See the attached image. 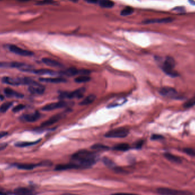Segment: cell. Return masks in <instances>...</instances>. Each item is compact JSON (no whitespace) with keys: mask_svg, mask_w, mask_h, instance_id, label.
<instances>
[{"mask_svg":"<svg viewBox=\"0 0 195 195\" xmlns=\"http://www.w3.org/2000/svg\"><path fill=\"white\" fill-rule=\"evenodd\" d=\"M97 156L92 152L87 150H81L73 154L71 157L72 163L78 168H86L93 166L96 163Z\"/></svg>","mask_w":195,"mask_h":195,"instance_id":"obj_1","label":"cell"},{"mask_svg":"<svg viewBox=\"0 0 195 195\" xmlns=\"http://www.w3.org/2000/svg\"><path fill=\"white\" fill-rule=\"evenodd\" d=\"M176 63L174 58L167 56L162 65V70L168 76L174 78L179 76V74L174 70Z\"/></svg>","mask_w":195,"mask_h":195,"instance_id":"obj_2","label":"cell"},{"mask_svg":"<svg viewBox=\"0 0 195 195\" xmlns=\"http://www.w3.org/2000/svg\"><path fill=\"white\" fill-rule=\"evenodd\" d=\"M2 82L5 84L12 86L28 85L30 86L34 81L30 78H14L5 77L2 78Z\"/></svg>","mask_w":195,"mask_h":195,"instance_id":"obj_3","label":"cell"},{"mask_svg":"<svg viewBox=\"0 0 195 195\" xmlns=\"http://www.w3.org/2000/svg\"><path fill=\"white\" fill-rule=\"evenodd\" d=\"M129 133V131L125 128H118L111 130L106 133L105 136L108 138H123Z\"/></svg>","mask_w":195,"mask_h":195,"instance_id":"obj_4","label":"cell"},{"mask_svg":"<svg viewBox=\"0 0 195 195\" xmlns=\"http://www.w3.org/2000/svg\"><path fill=\"white\" fill-rule=\"evenodd\" d=\"M160 95L164 97L168 98L174 99H181L182 98L179 92L174 88L170 87H164L159 90Z\"/></svg>","mask_w":195,"mask_h":195,"instance_id":"obj_5","label":"cell"},{"mask_svg":"<svg viewBox=\"0 0 195 195\" xmlns=\"http://www.w3.org/2000/svg\"><path fill=\"white\" fill-rule=\"evenodd\" d=\"M157 192L161 195H190L191 194L188 192L168 188H158Z\"/></svg>","mask_w":195,"mask_h":195,"instance_id":"obj_6","label":"cell"},{"mask_svg":"<svg viewBox=\"0 0 195 195\" xmlns=\"http://www.w3.org/2000/svg\"><path fill=\"white\" fill-rule=\"evenodd\" d=\"M86 92V89L82 87L73 91L70 92H63L61 94V98H81L84 97V94Z\"/></svg>","mask_w":195,"mask_h":195,"instance_id":"obj_7","label":"cell"},{"mask_svg":"<svg viewBox=\"0 0 195 195\" xmlns=\"http://www.w3.org/2000/svg\"><path fill=\"white\" fill-rule=\"evenodd\" d=\"M9 50L17 55L23 56H32L34 53L29 50L21 49L20 47H18L14 45H10L8 46Z\"/></svg>","mask_w":195,"mask_h":195,"instance_id":"obj_8","label":"cell"},{"mask_svg":"<svg viewBox=\"0 0 195 195\" xmlns=\"http://www.w3.org/2000/svg\"><path fill=\"white\" fill-rule=\"evenodd\" d=\"M45 90V87L41 84L34 81L30 86H29V91L34 94H42Z\"/></svg>","mask_w":195,"mask_h":195,"instance_id":"obj_9","label":"cell"},{"mask_svg":"<svg viewBox=\"0 0 195 195\" xmlns=\"http://www.w3.org/2000/svg\"><path fill=\"white\" fill-rule=\"evenodd\" d=\"M66 105V103L63 101H60L58 102H55V103H49L48 105H45L43 108L42 110L45 111H50L52 110H54L56 109L61 108L65 107Z\"/></svg>","mask_w":195,"mask_h":195,"instance_id":"obj_10","label":"cell"},{"mask_svg":"<svg viewBox=\"0 0 195 195\" xmlns=\"http://www.w3.org/2000/svg\"><path fill=\"white\" fill-rule=\"evenodd\" d=\"M41 117V114L38 112H35L34 113L25 114L21 117V119L23 121L27 122H34L38 120Z\"/></svg>","mask_w":195,"mask_h":195,"instance_id":"obj_11","label":"cell"},{"mask_svg":"<svg viewBox=\"0 0 195 195\" xmlns=\"http://www.w3.org/2000/svg\"><path fill=\"white\" fill-rule=\"evenodd\" d=\"M174 21V19L167 17L160 19H152V20H147L146 21H143V23L145 24H150V23H170Z\"/></svg>","mask_w":195,"mask_h":195,"instance_id":"obj_12","label":"cell"},{"mask_svg":"<svg viewBox=\"0 0 195 195\" xmlns=\"http://www.w3.org/2000/svg\"><path fill=\"white\" fill-rule=\"evenodd\" d=\"M5 94L9 98H23L24 95L19 92L14 90L10 88H7L4 90Z\"/></svg>","mask_w":195,"mask_h":195,"instance_id":"obj_13","label":"cell"},{"mask_svg":"<svg viewBox=\"0 0 195 195\" xmlns=\"http://www.w3.org/2000/svg\"><path fill=\"white\" fill-rule=\"evenodd\" d=\"M23 63L16 62H0V68H17L20 70V69L22 66Z\"/></svg>","mask_w":195,"mask_h":195,"instance_id":"obj_14","label":"cell"},{"mask_svg":"<svg viewBox=\"0 0 195 195\" xmlns=\"http://www.w3.org/2000/svg\"><path fill=\"white\" fill-rule=\"evenodd\" d=\"M15 195H33V191L26 187H18L15 189L14 191Z\"/></svg>","mask_w":195,"mask_h":195,"instance_id":"obj_15","label":"cell"},{"mask_svg":"<svg viewBox=\"0 0 195 195\" xmlns=\"http://www.w3.org/2000/svg\"><path fill=\"white\" fill-rule=\"evenodd\" d=\"M40 81L46 83L52 84H59L66 82V80L62 78H40Z\"/></svg>","mask_w":195,"mask_h":195,"instance_id":"obj_16","label":"cell"},{"mask_svg":"<svg viewBox=\"0 0 195 195\" xmlns=\"http://www.w3.org/2000/svg\"><path fill=\"white\" fill-rule=\"evenodd\" d=\"M42 62L45 65L53 67H61L62 65L56 60L48 58H44L42 59Z\"/></svg>","mask_w":195,"mask_h":195,"instance_id":"obj_17","label":"cell"},{"mask_svg":"<svg viewBox=\"0 0 195 195\" xmlns=\"http://www.w3.org/2000/svg\"><path fill=\"white\" fill-rule=\"evenodd\" d=\"M62 118V115L61 114H57L56 115H54L53 117H51L50 118L43 122L42 124V126L45 127V126H49V125H52L54 123L58 122Z\"/></svg>","mask_w":195,"mask_h":195,"instance_id":"obj_18","label":"cell"},{"mask_svg":"<svg viewBox=\"0 0 195 195\" xmlns=\"http://www.w3.org/2000/svg\"><path fill=\"white\" fill-rule=\"evenodd\" d=\"M31 73H33L38 75H49V76H55L57 73L56 71L53 70H48V69H39V70H32Z\"/></svg>","mask_w":195,"mask_h":195,"instance_id":"obj_19","label":"cell"},{"mask_svg":"<svg viewBox=\"0 0 195 195\" xmlns=\"http://www.w3.org/2000/svg\"><path fill=\"white\" fill-rule=\"evenodd\" d=\"M78 168L77 166L74 164L73 163H70L66 164H59L56 166V170L57 171H63V170H67L70 169H78Z\"/></svg>","mask_w":195,"mask_h":195,"instance_id":"obj_20","label":"cell"},{"mask_svg":"<svg viewBox=\"0 0 195 195\" xmlns=\"http://www.w3.org/2000/svg\"><path fill=\"white\" fill-rule=\"evenodd\" d=\"M37 166H42V163H39L38 164H17L16 167L18 169H25V170H30L33 169Z\"/></svg>","mask_w":195,"mask_h":195,"instance_id":"obj_21","label":"cell"},{"mask_svg":"<svg viewBox=\"0 0 195 195\" xmlns=\"http://www.w3.org/2000/svg\"><path fill=\"white\" fill-rule=\"evenodd\" d=\"M96 96L94 94H91L87 97L85 98L81 102L79 105L81 106H86V105H90L96 99Z\"/></svg>","mask_w":195,"mask_h":195,"instance_id":"obj_22","label":"cell"},{"mask_svg":"<svg viewBox=\"0 0 195 195\" xmlns=\"http://www.w3.org/2000/svg\"><path fill=\"white\" fill-rule=\"evenodd\" d=\"M164 156L167 160L176 163H180L181 162V158H180L179 156H177L173 154L167 152V153H164Z\"/></svg>","mask_w":195,"mask_h":195,"instance_id":"obj_23","label":"cell"},{"mask_svg":"<svg viewBox=\"0 0 195 195\" xmlns=\"http://www.w3.org/2000/svg\"><path fill=\"white\" fill-rule=\"evenodd\" d=\"M99 5L103 8H112L114 6V2L111 0H99Z\"/></svg>","mask_w":195,"mask_h":195,"instance_id":"obj_24","label":"cell"},{"mask_svg":"<svg viewBox=\"0 0 195 195\" xmlns=\"http://www.w3.org/2000/svg\"><path fill=\"white\" fill-rule=\"evenodd\" d=\"M40 141V140L35 141H20L15 143V146L18 147H26L31 146L33 145H34L38 143Z\"/></svg>","mask_w":195,"mask_h":195,"instance_id":"obj_25","label":"cell"},{"mask_svg":"<svg viewBox=\"0 0 195 195\" xmlns=\"http://www.w3.org/2000/svg\"><path fill=\"white\" fill-rule=\"evenodd\" d=\"M130 149V146L127 143H121L113 147V150L120 151H126Z\"/></svg>","mask_w":195,"mask_h":195,"instance_id":"obj_26","label":"cell"},{"mask_svg":"<svg viewBox=\"0 0 195 195\" xmlns=\"http://www.w3.org/2000/svg\"><path fill=\"white\" fill-rule=\"evenodd\" d=\"M63 74L67 76H74L78 74H81V70H77L74 67H71L66 70Z\"/></svg>","mask_w":195,"mask_h":195,"instance_id":"obj_27","label":"cell"},{"mask_svg":"<svg viewBox=\"0 0 195 195\" xmlns=\"http://www.w3.org/2000/svg\"><path fill=\"white\" fill-rule=\"evenodd\" d=\"M90 77L88 76H80L75 79V81L78 84L86 83L90 81Z\"/></svg>","mask_w":195,"mask_h":195,"instance_id":"obj_28","label":"cell"},{"mask_svg":"<svg viewBox=\"0 0 195 195\" xmlns=\"http://www.w3.org/2000/svg\"><path fill=\"white\" fill-rule=\"evenodd\" d=\"M12 105H13V103L11 102H7L4 103L0 106V112L1 113L6 112L9 110V108H10L12 107Z\"/></svg>","mask_w":195,"mask_h":195,"instance_id":"obj_29","label":"cell"},{"mask_svg":"<svg viewBox=\"0 0 195 195\" xmlns=\"http://www.w3.org/2000/svg\"><path fill=\"white\" fill-rule=\"evenodd\" d=\"M134 10L133 7H127L124 8L120 12V14L123 16H127L133 13Z\"/></svg>","mask_w":195,"mask_h":195,"instance_id":"obj_30","label":"cell"},{"mask_svg":"<svg viewBox=\"0 0 195 195\" xmlns=\"http://www.w3.org/2000/svg\"><path fill=\"white\" fill-rule=\"evenodd\" d=\"M91 149L98 151H102V150H107L109 149V147L104 144H95L91 146Z\"/></svg>","mask_w":195,"mask_h":195,"instance_id":"obj_31","label":"cell"},{"mask_svg":"<svg viewBox=\"0 0 195 195\" xmlns=\"http://www.w3.org/2000/svg\"><path fill=\"white\" fill-rule=\"evenodd\" d=\"M195 105V95L194 97L189 99L187 101H186L184 105H183V107L185 108H191L192 107L194 106Z\"/></svg>","mask_w":195,"mask_h":195,"instance_id":"obj_32","label":"cell"},{"mask_svg":"<svg viewBox=\"0 0 195 195\" xmlns=\"http://www.w3.org/2000/svg\"><path fill=\"white\" fill-rule=\"evenodd\" d=\"M103 163H104L105 165L106 166H107L108 167H115V164H114V163L111 160H110V159L107 158H103Z\"/></svg>","mask_w":195,"mask_h":195,"instance_id":"obj_33","label":"cell"},{"mask_svg":"<svg viewBox=\"0 0 195 195\" xmlns=\"http://www.w3.org/2000/svg\"><path fill=\"white\" fill-rule=\"evenodd\" d=\"M183 151L188 155L195 158V148H185L183 150Z\"/></svg>","mask_w":195,"mask_h":195,"instance_id":"obj_34","label":"cell"},{"mask_svg":"<svg viewBox=\"0 0 195 195\" xmlns=\"http://www.w3.org/2000/svg\"><path fill=\"white\" fill-rule=\"evenodd\" d=\"M125 99H121L120 100H118L117 101H115V102H113L112 104L108 106V107H115L116 106H120V105H123V103H125Z\"/></svg>","mask_w":195,"mask_h":195,"instance_id":"obj_35","label":"cell"},{"mask_svg":"<svg viewBox=\"0 0 195 195\" xmlns=\"http://www.w3.org/2000/svg\"><path fill=\"white\" fill-rule=\"evenodd\" d=\"M25 107V106L23 105H18L14 107L13 109V112H17L20 111L24 109Z\"/></svg>","mask_w":195,"mask_h":195,"instance_id":"obj_36","label":"cell"},{"mask_svg":"<svg viewBox=\"0 0 195 195\" xmlns=\"http://www.w3.org/2000/svg\"><path fill=\"white\" fill-rule=\"evenodd\" d=\"M151 139L153 140H161L164 139V137L161 135H159V134H153L151 137Z\"/></svg>","mask_w":195,"mask_h":195,"instance_id":"obj_37","label":"cell"},{"mask_svg":"<svg viewBox=\"0 0 195 195\" xmlns=\"http://www.w3.org/2000/svg\"><path fill=\"white\" fill-rule=\"evenodd\" d=\"M143 143H144V141L142 140L138 141V142H136L135 143V148H136V149H140L142 147V146H143Z\"/></svg>","mask_w":195,"mask_h":195,"instance_id":"obj_38","label":"cell"},{"mask_svg":"<svg viewBox=\"0 0 195 195\" xmlns=\"http://www.w3.org/2000/svg\"><path fill=\"white\" fill-rule=\"evenodd\" d=\"M174 10L177 11V12H184L185 10L184 7H174V9H173Z\"/></svg>","mask_w":195,"mask_h":195,"instance_id":"obj_39","label":"cell"},{"mask_svg":"<svg viewBox=\"0 0 195 195\" xmlns=\"http://www.w3.org/2000/svg\"><path fill=\"white\" fill-rule=\"evenodd\" d=\"M112 195H138L133 194H130V193H116Z\"/></svg>","mask_w":195,"mask_h":195,"instance_id":"obj_40","label":"cell"},{"mask_svg":"<svg viewBox=\"0 0 195 195\" xmlns=\"http://www.w3.org/2000/svg\"><path fill=\"white\" fill-rule=\"evenodd\" d=\"M7 144H5V143H4V144H0V151H2L3 150L5 149L6 147H7Z\"/></svg>","mask_w":195,"mask_h":195,"instance_id":"obj_41","label":"cell"},{"mask_svg":"<svg viewBox=\"0 0 195 195\" xmlns=\"http://www.w3.org/2000/svg\"><path fill=\"white\" fill-rule=\"evenodd\" d=\"M7 132H5V131H1V132H0V139H1L2 138H3V137L7 136Z\"/></svg>","mask_w":195,"mask_h":195,"instance_id":"obj_42","label":"cell"},{"mask_svg":"<svg viewBox=\"0 0 195 195\" xmlns=\"http://www.w3.org/2000/svg\"><path fill=\"white\" fill-rule=\"evenodd\" d=\"M85 1L90 4H97L99 1V0H85Z\"/></svg>","mask_w":195,"mask_h":195,"instance_id":"obj_43","label":"cell"},{"mask_svg":"<svg viewBox=\"0 0 195 195\" xmlns=\"http://www.w3.org/2000/svg\"><path fill=\"white\" fill-rule=\"evenodd\" d=\"M189 2L190 4H191L192 5H195V1L194 0H189Z\"/></svg>","mask_w":195,"mask_h":195,"instance_id":"obj_44","label":"cell"},{"mask_svg":"<svg viewBox=\"0 0 195 195\" xmlns=\"http://www.w3.org/2000/svg\"><path fill=\"white\" fill-rule=\"evenodd\" d=\"M0 195H8L7 194L5 193V192H3L2 191H0Z\"/></svg>","mask_w":195,"mask_h":195,"instance_id":"obj_45","label":"cell"},{"mask_svg":"<svg viewBox=\"0 0 195 195\" xmlns=\"http://www.w3.org/2000/svg\"><path fill=\"white\" fill-rule=\"evenodd\" d=\"M62 195H76V194H63Z\"/></svg>","mask_w":195,"mask_h":195,"instance_id":"obj_46","label":"cell"},{"mask_svg":"<svg viewBox=\"0 0 195 195\" xmlns=\"http://www.w3.org/2000/svg\"><path fill=\"white\" fill-rule=\"evenodd\" d=\"M0 99H1V100L4 99V97H3L2 95H1V94H0Z\"/></svg>","mask_w":195,"mask_h":195,"instance_id":"obj_47","label":"cell"},{"mask_svg":"<svg viewBox=\"0 0 195 195\" xmlns=\"http://www.w3.org/2000/svg\"><path fill=\"white\" fill-rule=\"evenodd\" d=\"M71 1H73V2H77L78 0H70Z\"/></svg>","mask_w":195,"mask_h":195,"instance_id":"obj_48","label":"cell"},{"mask_svg":"<svg viewBox=\"0 0 195 195\" xmlns=\"http://www.w3.org/2000/svg\"><path fill=\"white\" fill-rule=\"evenodd\" d=\"M18 1H22V2H25V1H29V0H18Z\"/></svg>","mask_w":195,"mask_h":195,"instance_id":"obj_49","label":"cell"},{"mask_svg":"<svg viewBox=\"0 0 195 195\" xmlns=\"http://www.w3.org/2000/svg\"><path fill=\"white\" fill-rule=\"evenodd\" d=\"M45 1H48V2H49V1H53V0H45Z\"/></svg>","mask_w":195,"mask_h":195,"instance_id":"obj_50","label":"cell"}]
</instances>
